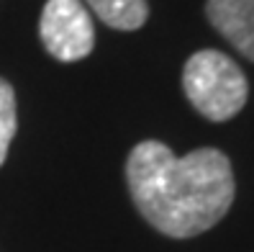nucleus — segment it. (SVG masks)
Here are the masks:
<instances>
[{
	"mask_svg": "<svg viewBox=\"0 0 254 252\" xmlns=\"http://www.w3.org/2000/svg\"><path fill=\"white\" fill-rule=\"evenodd\" d=\"M126 183L139 214L172 240L213 229L229 214L236 193L231 162L221 150L203 147L177 157L154 139L131 150Z\"/></svg>",
	"mask_w": 254,
	"mask_h": 252,
	"instance_id": "1",
	"label": "nucleus"
},
{
	"mask_svg": "<svg viewBox=\"0 0 254 252\" xmlns=\"http://www.w3.org/2000/svg\"><path fill=\"white\" fill-rule=\"evenodd\" d=\"M16 93L0 78V165L5 162L10 139L16 137Z\"/></svg>",
	"mask_w": 254,
	"mask_h": 252,
	"instance_id": "6",
	"label": "nucleus"
},
{
	"mask_svg": "<svg viewBox=\"0 0 254 252\" xmlns=\"http://www.w3.org/2000/svg\"><path fill=\"white\" fill-rule=\"evenodd\" d=\"M95 16L118 31H133L146 23L149 5L146 0H85Z\"/></svg>",
	"mask_w": 254,
	"mask_h": 252,
	"instance_id": "5",
	"label": "nucleus"
},
{
	"mask_svg": "<svg viewBox=\"0 0 254 252\" xmlns=\"http://www.w3.org/2000/svg\"><path fill=\"white\" fill-rule=\"evenodd\" d=\"M205 16L239 54L254 62V0H208Z\"/></svg>",
	"mask_w": 254,
	"mask_h": 252,
	"instance_id": "4",
	"label": "nucleus"
},
{
	"mask_svg": "<svg viewBox=\"0 0 254 252\" xmlns=\"http://www.w3.org/2000/svg\"><path fill=\"white\" fill-rule=\"evenodd\" d=\"M41 44L59 62H77L93 52V18L80 0H47L39 18Z\"/></svg>",
	"mask_w": 254,
	"mask_h": 252,
	"instance_id": "3",
	"label": "nucleus"
},
{
	"mask_svg": "<svg viewBox=\"0 0 254 252\" xmlns=\"http://www.w3.org/2000/svg\"><path fill=\"white\" fill-rule=\"evenodd\" d=\"M185 95L208 121H226L244 108L249 85L242 67L216 49L195 52L183 70Z\"/></svg>",
	"mask_w": 254,
	"mask_h": 252,
	"instance_id": "2",
	"label": "nucleus"
}]
</instances>
